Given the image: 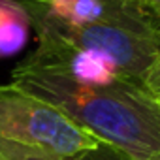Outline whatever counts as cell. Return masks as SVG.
Returning a JSON list of instances; mask_svg holds the SVG:
<instances>
[{"label": "cell", "mask_w": 160, "mask_h": 160, "mask_svg": "<svg viewBox=\"0 0 160 160\" xmlns=\"http://www.w3.org/2000/svg\"><path fill=\"white\" fill-rule=\"evenodd\" d=\"M12 83L53 104L98 141L128 160L160 158V94L130 79L83 83L53 64L27 57Z\"/></svg>", "instance_id": "cell-1"}, {"label": "cell", "mask_w": 160, "mask_h": 160, "mask_svg": "<svg viewBox=\"0 0 160 160\" xmlns=\"http://www.w3.org/2000/svg\"><path fill=\"white\" fill-rule=\"evenodd\" d=\"M25 10L38 38L55 40L75 49L94 51L109 58L122 77L134 83L156 89L158 49L154 27L147 23H98L70 25L55 17L43 0H15Z\"/></svg>", "instance_id": "cell-2"}, {"label": "cell", "mask_w": 160, "mask_h": 160, "mask_svg": "<svg viewBox=\"0 0 160 160\" xmlns=\"http://www.w3.org/2000/svg\"><path fill=\"white\" fill-rule=\"evenodd\" d=\"M0 138L64 158L104 145L64 111L13 83L0 85Z\"/></svg>", "instance_id": "cell-3"}, {"label": "cell", "mask_w": 160, "mask_h": 160, "mask_svg": "<svg viewBox=\"0 0 160 160\" xmlns=\"http://www.w3.org/2000/svg\"><path fill=\"white\" fill-rule=\"evenodd\" d=\"M28 27V17L15 0H0V57L23 47Z\"/></svg>", "instance_id": "cell-4"}, {"label": "cell", "mask_w": 160, "mask_h": 160, "mask_svg": "<svg viewBox=\"0 0 160 160\" xmlns=\"http://www.w3.org/2000/svg\"><path fill=\"white\" fill-rule=\"evenodd\" d=\"M0 160H81V158H64V156L49 154L43 151L25 147L12 139L0 138Z\"/></svg>", "instance_id": "cell-5"}, {"label": "cell", "mask_w": 160, "mask_h": 160, "mask_svg": "<svg viewBox=\"0 0 160 160\" xmlns=\"http://www.w3.org/2000/svg\"><path fill=\"white\" fill-rule=\"evenodd\" d=\"M81 160H128V158H126L124 154L113 151V149L108 147V145H100L96 151H91V152L83 154ZM158 160H160V158H158Z\"/></svg>", "instance_id": "cell-6"}, {"label": "cell", "mask_w": 160, "mask_h": 160, "mask_svg": "<svg viewBox=\"0 0 160 160\" xmlns=\"http://www.w3.org/2000/svg\"><path fill=\"white\" fill-rule=\"evenodd\" d=\"M154 36H156V49H158V66H160V23L154 28ZM156 92H160V73H158V83H156Z\"/></svg>", "instance_id": "cell-7"}, {"label": "cell", "mask_w": 160, "mask_h": 160, "mask_svg": "<svg viewBox=\"0 0 160 160\" xmlns=\"http://www.w3.org/2000/svg\"><path fill=\"white\" fill-rule=\"evenodd\" d=\"M154 6H156V10H158V15H160V0H154Z\"/></svg>", "instance_id": "cell-8"}, {"label": "cell", "mask_w": 160, "mask_h": 160, "mask_svg": "<svg viewBox=\"0 0 160 160\" xmlns=\"http://www.w3.org/2000/svg\"><path fill=\"white\" fill-rule=\"evenodd\" d=\"M158 94H160V92H158Z\"/></svg>", "instance_id": "cell-9"}]
</instances>
